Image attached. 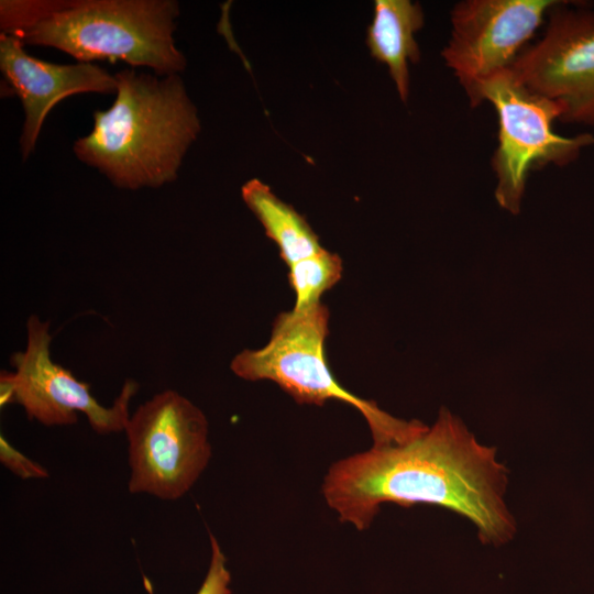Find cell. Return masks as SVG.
Listing matches in <instances>:
<instances>
[{
    "instance_id": "cell-1",
    "label": "cell",
    "mask_w": 594,
    "mask_h": 594,
    "mask_svg": "<svg viewBox=\"0 0 594 594\" xmlns=\"http://www.w3.org/2000/svg\"><path fill=\"white\" fill-rule=\"evenodd\" d=\"M507 474L496 449L480 443L442 407L436 422L414 439L334 462L322 495L339 520L358 530L370 527L382 504H431L468 518L483 543L499 546L516 532L504 501Z\"/></svg>"
},
{
    "instance_id": "cell-2",
    "label": "cell",
    "mask_w": 594,
    "mask_h": 594,
    "mask_svg": "<svg viewBox=\"0 0 594 594\" xmlns=\"http://www.w3.org/2000/svg\"><path fill=\"white\" fill-rule=\"evenodd\" d=\"M114 77L116 99L107 110L94 111L91 132L73 144L76 158L120 189L175 182L201 129L183 78L131 67Z\"/></svg>"
},
{
    "instance_id": "cell-3",
    "label": "cell",
    "mask_w": 594,
    "mask_h": 594,
    "mask_svg": "<svg viewBox=\"0 0 594 594\" xmlns=\"http://www.w3.org/2000/svg\"><path fill=\"white\" fill-rule=\"evenodd\" d=\"M179 15L175 0H44L37 18L13 36L78 63L120 61L180 75L187 62L174 36Z\"/></svg>"
},
{
    "instance_id": "cell-4",
    "label": "cell",
    "mask_w": 594,
    "mask_h": 594,
    "mask_svg": "<svg viewBox=\"0 0 594 594\" xmlns=\"http://www.w3.org/2000/svg\"><path fill=\"white\" fill-rule=\"evenodd\" d=\"M329 317L328 307L321 302L280 312L268 342L238 353L231 371L246 381H272L298 404L322 406L339 400L354 407L366 420L375 447L402 444L424 432L428 428L424 422L395 418L336 380L324 351Z\"/></svg>"
},
{
    "instance_id": "cell-5",
    "label": "cell",
    "mask_w": 594,
    "mask_h": 594,
    "mask_svg": "<svg viewBox=\"0 0 594 594\" xmlns=\"http://www.w3.org/2000/svg\"><path fill=\"white\" fill-rule=\"evenodd\" d=\"M488 101L498 117V145L492 157L497 183L495 199L508 212L518 215L531 169L548 164L564 166L581 151L594 145V135L573 138L554 132L562 107L525 86L512 68L482 81L470 98L473 107Z\"/></svg>"
},
{
    "instance_id": "cell-6",
    "label": "cell",
    "mask_w": 594,
    "mask_h": 594,
    "mask_svg": "<svg viewBox=\"0 0 594 594\" xmlns=\"http://www.w3.org/2000/svg\"><path fill=\"white\" fill-rule=\"evenodd\" d=\"M124 431L131 493L178 499L196 483L211 458L205 414L173 389L141 404Z\"/></svg>"
},
{
    "instance_id": "cell-7",
    "label": "cell",
    "mask_w": 594,
    "mask_h": 594,
    "mask_svg": "<svg viewBox=\"0 0 594 594\" xmlns=\"http://www.w3.org/2000/svg\"><path fill=\"white\" fill-rule=\"evenodd\" d=\"M24 351L10 358L13 372L0 375V405L19 404L30 420L45 426H68L85 414L94 431L100 435L124 431L130 418L129 406L139 384L128 380L111 407H105L91 395L90 386L55 363L51 356L50 322L31 315L26 322Z\"/></svg>"
},
{
    "instance_id": "cell-8",
    "label": "cell",
    "mask_w": 594,
    "mask_h": 594,
    "mask_svg": "<svg viewBox=\"0 0 594 594\" xmlns=\"http://www.w3.org/2000/svg\"><path fill=\"white\" fill-rule=\"evenodd\" d=\"M559 1L543 35L510 66L529 89L562 107L561 121L594 125V10Z\"/></svg>"
},
{
    "instance_id": "cell-9",
    "label": "cell",
    "mask_w": 594,
    "mask_h": 594,
    "mask_svg": "<svg viewBox=\"0 0 594 594\" xmlns=\"http://www.w3.org/2000/svg\"><path fill=\"white\" fill-rule=\"evenodd\" d=\"M558 2L463 0L453 7L451 36L441 55L469 99L482 81L510 68Z\"/></svg>"
},
{
    "instance_id": "cell-10",
    "label": "cell",
    "mask_w": 594,
    "mask_h": 594,
    "mask_svg": "<svg viewBox=\"0 0 594 594\" xmlns=\"http://www.w3.org/2000/svg\"><path fill=\"white\" fill-rule=\"evenodd\" d=\"M0 70L21 101L24 121L20 135L23 161L34 152L42 125L52 108L78 94H116L114 75L94 63L54 64L26 53L23 42L0 33Z\"/></svg>"
},
{
    "instance_id": "cell-11",
    "label": "cell",
    "mask_w": 594,
    "mask_h": 594,
    "mask_svg": "<svg viewBox=\"0 0 594 594\" xmlns=\"http://www.w3.org/2000/svg\"><path fill=\"white\" fill-rule=\"evenodd\" d=\"M424 25V12L419 3L409 0H376L366 45L371 55L384 63L396 86L400 99L409 95L408 64L420 59V48L415 34Z\"/></svg>"
},
{
    "instance_id": "cell-12",
    "label": "cell",
    "mask_w": 594,
    "mask_h": 594,
    "mask_svg": "<svg viewBox=\"0 0 594 594\" xmlns=\"http://www.w3.org/2000/svg\"><path fill=\"white\" fill-rule=\"evenodd\" d=\"M241 196L263 226L267 238L277 245L279 256L287 266L324 249L307 220L279 199L266 184L256 178L250 179L242 186Z\"/></svg>"
},
{
    "instance_id": "cell-13",
    "label": "cell",
    "mask_w": 594,
    "mask_h": 594,
    "mask_svg": "<svg viewBox=\"0 0 594 594\" xmlns=\"http://www.w3.org/2000/svg\"><path fill=\"white\" fill-rule=\"evenodd\" d=\"M288 268V283L295 294V310L320 302L322 294L341 279L343 272L341 257L326 249L295 262Z\"/></svg>"
},
{
    "instance_id": "cell-14",
    "label": "cell",
    "mask_w": 594,
    "mask_h": 594,
    "mask_svg": "<svg viewBox=\"0 0 594 594\" xmlns=\"http://www.w3.org/2000/svg\"><path fill=\"white\" fill-rule=\"evenodd\" d=\"M211 560L206 579L197 594H231L230 573L226 566V557L217 538L210 534Z\"/></svg>"
},
{
    "instance_id": "cell-15",
    "label": "cell",
    "mask_w": 594,
    "mask_h": 594,
    "mask_svg": "<svg viewBox=\"0 0 594 594\" xmlns=\"http://www.w3.org/2000/svg\"><path fill=\"white\" fill-rule=\"evenodd\" d=\"M0 461L3 466L21 479H44L48 476V472L41 464L12 447L3 436L0 437Z\"/></svg>"
}]
</instances>
